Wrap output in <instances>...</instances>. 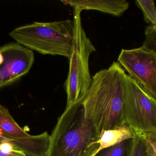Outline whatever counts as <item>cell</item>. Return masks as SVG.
Masks as SVG:
<instances>
[{
	"instance_id": "cell-1",
	"label": "cell",
	"mask_w": 156,
	"mask_h": 156,
	"mask_svg": "<svg viewBox=\"0 0 156 156\" xmlns=\"http://www.w3.org/2000/svg\"><path fill=\"white\" fill-rule=\"evenodd\" d=\"M126 74L119 64L114 62L108 68L92 76L89 88L78 99L98 139L104 130L126 123L123 111Z\"/></svg>"
},
{
	"instance_id": "cell-2",
	"label": "cell",
	"mask_w": 156,
	"mask_h": 156,
	"mask_svg": "<svg viewBox=\"0 0 156 156\" xmlns=\"http://www.w3.org/2000/svg\"><path fill=\"white\" fill-rule=\"evenodd\" d=\"M97 140L94 126L85 118L77 99L58 118L45 156H93L98 147Z\"/></svg>"
},
{
	"instance_id": "cell-3",
	"label": "cell",
	"mask_w": 156,
	"mask_h": 156,
	"mask_svg": "<svg viewBox=\"0 0 156 156\" xmlns=\"http://www.w3.org/2000/svg\"><path fill=\"white\" fill-rule=\"evenodd\" d=\"M73 20L34 22L16 28L9 35L17 43L44 55L70 59L73 48Z\"/></svg>"
},
{
	"instance_id": "cell-4",
	"label": "cell",
	"mask_w": 156,
	"mask_h": 156,
	"mask_svg": "<svg viewBox=\"0 0 156 156\" xmlns=\"http://www.w3.org/2000/svg\"><path fill=\"white\" fill-rule=\"evenodd\" d=\"M74 34L67 79L64 83L67 94L66 107L73 105L85 93L92 83L89 59L96 49L82 26V11L73 8Z\"/></svg>"
},
{
	"instance_id": "cell-5",
	"label": "cell",
	"mask_w": 156,
	"mask_h": 156,
	"mask_svg": "<svg viewBox=\"0 0 156 156\" xmlns=\"http://www.w3.org/2000/svg\"><path fill=\"white\" fill-rule=\"evenodd\" d=\"M123 111L125 122L136 135L156 132V101L149 97L127 74Z\"/></svg>"
},
{
	"instance_id": "cell-6",
	"label": "cell",
	"mask_w": 156,
	"mask_h": 156,
	"mask_svg": "<svg viewBox=\"0 0 156 156\" xmlns=\"http://www.w3.org/2000/svg\"><path fill=\"white\" fill-rule=\"evenodd\" d=\"M118 62L141 90L156 101V51L143 46L122 49Z\"/></svg>"
},
{
	"instance_id": "cell-7",
	"label": "cell",
	"mask_w": 156,
	"mask_h": 156,
	"mask_svg": "<svg viewBox=\"0 0 156 156\" xmlns=\"http://www.w3.org/2000/svg\"><path fill=\"white\" fill-rule=\"evenodd\" d=\"M3 61L0 65V88L16 82L29 73L34 62L32 50L18 43L0 47Z\"/></svg>"
},
{
	"instance_id": "cell-8",
	"label": "cell",
	"mask_w": 156,
	"mask_h": 156,
	"mask_svg": "<svg viewBox=\"0 0 156 156\" xmlns=\"http://www.w3.org/2000/svg\"><path fill=\"white\" fill-rule=\"evenodd\" d=\"M62 2L82 11L94 10L116 17L121 16L129 7L126 0H67Z\"/></svg>"
},
{
	"instance_id": "cell-9",
	"label": "cell",
	"mask_w": 156,
	"mask_h": 156,
	"mask_svg": "<svg viewBox=\"0 0 156 156\" xmlns=\"http://www.w3.org/2000/svg\"><path fill=\"white\" fill-rule=\"evenodd\" d=\"M47 131L30 137L21 140H13L0 135V143L9 142L25 152L28 156H45L49 142Z\"/></svg>"
},
{
	"instance_id": "cell-10",
	"label": "cell",
	"mask_w": 156,
	"mask_h": 156,
	"mask_svg": "<svg viewBox=\"0 0 156 156\" xmlns=\"http://www.w3.org/2000/svg\"><path fill=\"white\" fill-rule=\"evenodd\" d=\"M136 133L126 123L112 129L104 130L99 135L97 144L98 145L93 156H96L103 150L117 145L123 141L131 140L136 136Z\"/></svg>"
},
{
	"instance_id": "cell-11",
	"label": "cell",
	"mask_w": 156,
	"mask_h": 156,
	"mask_svg": "<svg viewBox=\"0 0 156 156\" xmlns=\"http://www.w3.org/2000/svg\"><path fill=\"white\" fill-rule=\"evenodd\" d=\"M0 135L13 140L23 139L32 136L22 128L14 120L9 110L1 105Z\"/></svg>"
},
{
	"instance_id": "cell-12",
	"label": "cell",
	"mask_w": 156,
	"mask_h": 156,
	"mask_svg": "<svg viewBox=\"0 0 156 156\" xmlns=\"http://www.w3.org/2000/svg\"><path fill=\"white\" fill-rule=\"evenodd\" d=\"M135 2L143 12L145 21L148 24L156 25V11L154 1L136 0Z\"/></svg>"
},
{
	"instance_id": "cell-13",
	"label": "cell",
	"mask_w": 156,
	"mask_h": 156,
	"mask_svg": "<svg viewBox=\"0 0 156 156\" xmlns=\"http://www.w3.org/2000/svg\"><path fill=\"white\" fill-rule=\"evenodd\" d=\"M145 147L141 138L136 135L134 138L130 140L127 145L126 156H144Z\"/></svg>"
},
{
	"instance_id": "cell-14",
	"label": "cell",
	"mask_w": 156,
	"mask_h": 156,
	"mask_svg": "<svg viewBox=\"0 0 156 156\" xmlns=\"http://www.w3.org/2000/svg\"><path fill=\"white\" fill-rule=\"evenodd\" d=\"M146 39L142 46L156 51V25L149 24L145 31Z\"/></svg>"
},
{
	"instance_id": "cell-15",
	"label": "cell",
	"mask_w": 156,
	"mask_h": 156,
	"mask_svg": "<svg viewBox=\"0 0 156 156\" xmlns=\"http://www.w3.org/2000/svg\"><path fill=\"white\" fill-rule=\"evenodd\" d=\"M0 156H28L22 150L9 142L0 143Z\"/></svg>"
},
{
	"instance_id": "cell-16",
	"label": "cell",
	"mask_w": 156,
	"mask_h": 156,
	"mask_svg": "<svg viewBox=\"0 0 156 156\" xmlns=\"http://www.w3.org/2000/svg\"><path fill=\"white\" fill-rule=\"evenodd\" d=\"M126 141L105 149L100 156H126L127 149Z\"/></svg>"
},
{
	"instance_id": "cell-17",
	"label": "cell",
	"mask_w": 156,
	"mask_h": 156,
	"mask_svg": "<svg viewBox=\"0 0 156 156\" xmlns=\"http://www.w3.org/2000/svg\"><path fill=\"white\" fill-rule=\"evenodd\" d=\"M137 135L139 136L142 140L149 143L154 151H156V132H147Z\"/></svg>"
},
{
	"instance_id": "cell-18",
	"label": "cell",
	"mask_w": 156,
	"mask_h": 156,
	"mask_svg": "<svg viewBox=\"0 0 156 156\" xmlns=\"http://www.w3.org/2000/svg\"><path fill=\"white\" fill-rule=\"evenodd\" d=\"M145 147V154L144 156H156V151H155L149 143L143 140Z\"/></svg>"
},
{
	"instance_id": "cell-19",
	"label": "cell",
	"mask_w": 156,
	"mask_h": 156,
	"mask_svg": "<svg viewBox=\"0 0 156 156\" xmlns=\"http://www.w3.org/2000/svg\"><path fill=\"white\" fill-rule=\"evenodd\" d=\"M3 56H2V54L1 52H0V65H1L2 63L3 62Z\"/></svg>"
}]
</instances>
